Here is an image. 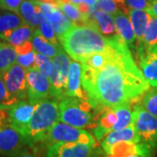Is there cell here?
I'll use <instances>...</instances> for the list:
<instances>
[{
    "label": "cell",
    "mask_w": 157,
    "mask_h": 157,
    "mask_svg": "<svg viewBox=\"0 0 157 157\" xmlns=\"http://www.w3.org/2000/svg\"><path fill=\"white\" fill-rule=\"evenodd\" d=\"M81 82L94 109L135 105L150 87L119 35L113 38L109 59L101 67L81 64Z\"/></svg>",
    "instance_id": "6da1fadb"
},
{
    "label": "cell",
    "mask_w": 157,
    "mask_h": 157,
    "mask_svg": "<svg viewBox=\"0 0 157 157\" xmlns=\"http://www.w3.org/2000/svg\"><path fill=\"white\" fill-rule=\"evenodd\" d=\"M113 38H105L96 25H73L59 39L69 56L75 61H82L89 55L108 50Z\"/></svg>",
    "instance_id": "7a4b0ae2"
},
{
    "label": "cell",
    "mask_w": 157,
    "mask_h": 157,
    "mask_svg": "<svg viewBox=\"0 0 157 157\" xmlns=\"http://www.w3.org/2000/svg\"><path fill=\"white\" fill-rule=\"evenodd\" d=\"M59 108L56 101L46 99L39 101L25 132L28 144L42 142L52 126L59 121Z\"/></svg>",
    "instance_id": "3957f363"
},
{
    "label": "cell",
    "mask_w": 157,
    "mask_h": 157,
    "mask_svg": "<svg viewBox=\"0 0 157 157\" xmlns=\"http://www.w3.org/2000/svg\"><path fill=\"white\" fill-rule=\"evenodd\" d=\"M59 121L78 128H94L96 110L88 100L67 96L59 104Z\"/></svg>",
    "instance_id": "277c9868"
},
{
    "label": "cell",
    "mask_w": 157,
    "mask_h": 157,
    "mask_svg": "<svg viewBox=\"0 0 157 157\" xmlns=\"http://www.w3.org/2000/svg\"><path fill=\"white\" fill-rule=\"evenodd\" d=\"M57 142H80L96 147V139L87 131L61 121L52 126L42 141L47 146Z\"/></svg>",
    "instance_id": "5b68a950"
},
{
    "label": "cell",
    "mask_w": 157,
    "mask_h": 157,
    "mask_svg": "<svg viewBox=\"0 0 157 157\" xmlns=\"http://www.w3.org/2000/svg\"><path fill=\"white\" fill-rule=\"evenodd\" d=\"M132 123L140 136V142L153 149L157 148V116L147 111L140 102L134 107Z\"/></svg>",
    "instance_id": "8992f818"
},
{
    "label": "cell",
    "mask_w": 157,
    "mask_h": 157,
    "mask_svg": "<svg viewBox=\"0 0 157 157\" xmlns=\"http://www.w3.org/2000/svg\"><path fill=\"white\" fill-rule=\"evenodd\" d=\"M54 71L50 78L51 96L55 100H62L67 97L68 70L70 59L60 47L52 59Z\"/></svg>",
    "instance_id": "52a82bcc"
},
{
    "label": "cell",
    "mask_w": 157,
    "mask_h": 157,
    "mask_svg": "<svg viewBox=\"0 0 157 157\" xmlns=\"http://www.w3.org/2000/svg\"><path fill=\"white\" fill-rule=\"evenodd\" d=\"M139 155L141 157H151L153 148L143 142L121 141L105 148L94 150V157H130Z\"/></svg>",
    "instance_id": "ba28073f"
},
{
    "label": "cell",
    "mask_w": 157,
    "mask_h": 157,
    "mask_svg": "<svg viewBox=\"0 0 157 157\" xmlns=\"http://www.w3.org/2000/svg\"><path fill=\"white\" fill-rule=\"evenodd\" d=\"M26 82L29 101L37 104L39 101L52 97L50 79L43 75L35 67L26 70Z\"/></svg>",
    "instance_id": "9c48e42d"
},
{
    "label": "cell",
    "mask_w": 157,
    "mask_h": 157,
    "mask_svg": "<svg viewBox=\"0 0 157 157\" xmlns=\"http://www.w3.org/2000/svg\"><path fill=\"white\" fill-rule=\"evenodd\" d=\"M3 74L7 90L17 101L27 99L26 69L16 63Z\"/></svg>",
    "instance_id": "30bf717a"
},
{
    "label": "cell",
    "mask_w": 157,
    "mask_h": 157,
    "mask_svg": "<svg viewBox=\"0 0 157 157\" xmlns=\"http://www.w3.org/2000/svg\"><path fill=\"white\" fill-rule=\"evenodd\" d=\"M28 145L26 137L11 124L0 127V155H13Z\"/></svg>",
    "instance_id": "8fae6325"
},
{
    "label": "cell",
    "mask_w": 157,
    "mask_h": 157,
    "mask_svg": "<svg viewBox=\"0 0 157 157\" xmlns=\"http://www.w3.org/2000/svg\"><path fill=\"white\" fill-rule=\"evenodd\" d=\"M94 147L80 142H57L48 146L45 157H92Z\"/></svg>",
    "instance_id": "7c38bea8"
},
{
    "label": "cell",
    "mask_w": 157,
    "mask_h": 157,
    "mask_svg": "<svg viewBox=\"0 0 157 157\" xmlns=\"http://www.w3.org/2000/svg\"><path fill=\"white\" fill-rule=\"evenodd\" d=\"M136 58L144 78L152 87H157V45L136 49Z\"/></svg>",
    "instance_id": "4fadbf2b"
},
{
    "label": "cell",
    "mask_w": 157,
    "mask_h": 157,
    "mask_svg": "<svg viewBox=\"0 0 157 157\" xmlns=\"http://www.w3.org/2000/svg\"><path fill=\"white\" fill-rule=\"evenodd\" d=\"M37 104L23 100L17 101L7 108L11 126L21 132L24 135L29 122L33 115Z\"/></svg>",
    "instance_id": "5bb4252c"
},
{
    "label": "cell",
    "mask_w": 157,
    "mask_h": 157,
    "mask_svg": "<svg viewBox=\"0 0 157 157\" xmlns=\"http://www.w3.org/2000/svg\"><path fill=\"white\" fill-rule=\"evenodd\" d=\"M67 96L88 100V96L81 82V65L77 61H71L68 70Z\"/></svg>",
    "instance_id": "9a60e30c"
},
{
    "label": "cell",
    "mask_w": 157,
    "mask_h": 157,
    "mask_svg": "<svg viewBox=\"0 0 157 157\" xmlns=\"http://www.w3.org/2000/svg\"><path fill=\"white\" fill-rule=\"evenodd\" d=\"M18 15L26 25L33 29L39 28L45 17L39 6V0H24L19 7Z\"/></svg>",
    "instance_id": "2e32d148"
},
{
    "label": "cell",
    "mask_w": 157,
    "mask_h": 157,
    "mask_svg": "<svg viewBox=\"0 0 157 157\" xmlns=\"http://www.w3.org/2000/svg\"><path fill=\"white\" fill-rule=\"evenodd\" d=\"M113 16L119 37L128 45V47H134L136 39L128 14L119 11Z\"/></svg>",
    "instance_id": "e0dca14e"
},
{
    "label": "cell",
    "mask_w": 157,
    "mask_h": 157,
    "mask_svg": "<svg viewBox=\"0 0 157 157\" xmlns=\"http://www.w3.org/2000/svg\"><path fill=\"white\" fill-rule=\"evenodd\" d=\"M121 141H130L136 143L140 142V136L133 123L123 129L111 131L110 133H108L105 136V138L101 140V148H105Z\"/></svg>",
    "instance_id": "ac0fdd59"
},
{
    "label": "cell",
    "mask_w": 157,
    "mask_h": 157,
    "mask_svg": "<svg viewBox=\"0 0 157 157\" xmlns=\"http://www.w3.org/2000/svg\"><path fill=\"white\" fill-rule=\"evenodd\" d=\"M128 15L136 39V46H138L142 43L144 33L147 24L151 18V15L147 11L139 9H129Z\"/></svg>",
    "instance_id": "d6986e66"
},
{
    "label": "cell",
    "mask_w": 157,
    "mask_h": 157,
    "mask_svg": "<svg viewBox=\"0 0 157 157\" xmlns=\"http://www.w3.org/2000/svg\"><path fill=\"white\" fill-rule=\"evenodd\" d=\"M59 9L67 16L70 18V20L73 22V25H88L93 19L91 17L86 16L83 14L78 7L75 5H73L71 2H67V1H62V0H58L55 2Z\"/></svg>",
    "instance_id": "ffe728a7"
},
{
    "label": "cell",
    "mask_w": 157,
    "mask_h": 157,
    "mask_svg": "<svg viewBox=\"0 0 157 157\" xmlns=\"http://www.w3.org/2000/svg\"><path fill=\"white\" fill-rule=\"evenodd\" d=\"M25 24L22 17L15 12L6 11L0 13V39L5 40L13 30Z\"/></svg>",
    "instance_id": "44dd1931"
},
{
    "label": "cell",
    "mask_w": 157,
    "mask_h": 157,
    "mask_svg": "<svg viewBox=\"0 0 157 157\" xmlns=\"http://www.w3.org/2000/svg\"><path fill=\"white\" fill-rule=\"evenodd\" d=\"M45 17L50 22L59 38L64 35L73 25L70 18L67 17L59 8L45 15Z\"/></svg>",
    "instance_id": "7402d4cb"
},
{
    "label": "cell",
    "mask_w": 157,
    "mask_h": 157,
    "mask_svg": "<svg viewBox=\"0 0 157 157\" xmlns=\"http://www.w3.org/2000/svg\"><path fill=\"white\" fill-rule=\"evenodd\" d=\"M32 44L34 50L37 52L45 54L50 58H54L59 50L60 46L55 45L49 42L40 33L39 28L34 30L33 35L32 38Z\"/></svg>",
    "instance_id": "603a6c76"
},
{
    "label": "cell",
    "mask_w": 157,
    "mask_h": 157,
    "mask_svg": "<svg viewBox=\"0 0 157 157\" xmlns=\"http://www.w3.org/2000/svg\"><path fill=\"white\" fill-rule=\"evenodd\" d=\"M94 19L99 31L104 36H107L109 38H113L117 36L118 34L115 27L114 18L113 16H112V14L102 10H99L95 12Z\"/></svg>",
    "instance_id": "cb8c5ba5"
},
{
    "label": "cell",
    "mask_w": 157,
    "mask_h": 157,
    "mask_svg": "<svg viewBox=\"0 0 157 157\" xmlns=\"http://www.w3.org/2000/svg\"><path fill=\"white\" fill-rule=\"evenodd\" d=\"M34 30L35 29L33 28L32 26L25 24L15 30H13L5 39V41L9 43L13 47L22 45L23 44H25L26 42L32 41Z\"/></svg>",
    "instance_id": "d4e9b609"
},
{
    "label": "cell",
    "mask_w": 157,
    "mask_h": 157,
    "mask_svg": "<svg viewBox=\"0 0 157 157\" xmlns=\"http://www.w3.org/2000/svg\"><path fill=\"white\" fill-rule=\"evenodd\" d=\"M134 107L135 104L126 103L114 108L117 115V121L113 128V131L123 129L132 124Z\"/></svg>",
    "instance_id": "484cf974"
},
{
    "label": "cell",
    "mask_w": 157,
    "mask_h": 157,
    "mask_svg": "<svg viewBox=\"0 0 157 157\" xmlns=\"http://www.w3.org/2000/svg\"><path fill=\"white\" fill-rule=\"evenodd\" d=\"M17 53L9 43H0V73H4L17 63Z\"/></svg>",
    "instance_id": "4316f807"
},
{
    "label": "cell",
    "mask_w": 157,
    "mask_h": 157,
    "mask_svg": "<svg viewBox=\"0 0 157 157\" xmlns=\"http://www.w3.org/2000/svg\"><path fill=\"white\" fill-rule=\"evenodd\" d=\"M157 45V17H153L147 24L142 43L136 46V49L139 48H150Z\"/></svg>",
    "instance_id": "83f0119b"
},
{
    "label": "cell",
    "mask_w": 157,
    "mask_h": 157,
    "mask_svg": "<svg viewBox=\"0 0 157 157\" xmlns=\"http://www.w3.org/2000/svg\"><path fill=\"white\" fill-rule=\"evenodd\" d=\"M34 67L39 70L43 75L47 78H51L52 74L54 71L53 62L51 59L50 57L46 56L45 54L37 52L36 59H35V65Z\"/></svg>",
    "instance_id": "f1b7e54d"
},
{
    "label": "cell",
    "mask_w": 157,
    "mask_h": 157,
    "mask_svg": "<svg viewBox=\"0 0 157 157\" xmlns=\"http://www.w3.org/2000/svg\"><path fill=\"white\" fill-rule=\"evenodd\" d=\"M141 105L147 111L157 116V87L147 91L141 98Z\"/></svg>",
    "instance_id": "f546056e"
},
{
    "label": "cell",
    "mask_w": 157,
    "mask_h": 157,
    "mask_svg": "<svg viewBox=\"0 0 157 157\" xmlns=\"http://www.w3.org/2000/svg\"><path fill=\"white\" fill-rule=\"evenodd\" d=\"M17 101H18L17 99L11 96L9 91L7 90V87L4 81L3 74L0 73V107L8 108Z\"/></svg>",
    "instance_id": "4dcf8cb0"
},
{
    "label": "cell",
    "mask_w": 157,
    "mask_h": 157,
    "mask_svg": "<svg viewBox=\"0 0 157 157\" xmlns=\"http://www.w3.org/2000/svg\"><path fill=\"white\" fill-rule=\"evenodd\" d=\"M39 31H40V33H42V35L49 42H51L53 45H58V42H57L56 33H55V32H54V30L52 28L50 22L47 20V18L45 17H44V18L42 19V21H41L40 25H39Z\"/></svg>",
    "instance_id": "1f68e13d"
},
{
    "label": "cell",
    "mask_w": 157,
    "mask_h": 157,
    "mask_svg": "<svg viewBox=\"0 0 157 157\" xmlns=\"http://www.w3.org/2000/svg\"><path fill=\"white\" fill-rule=\"evenodd\" d=\"M36 53H37V52L35 50H33L32 52L25 53V54H19V55H17V63L26 70L29 68L33 67L35 65Z\"/></svg>",
    "instance_id": "d6a6232c"
},
{
    "label": "cell",
    "mask_w": 157,
    "mask_h": 157,
    "mask_svg": "<svg viewBox=\"0 0 157 157\" xmlns=\"http://www.w3.org/2000/svg\"><path fill=\"white\" fill-rule=\"evenodd\" d=\"M97 6L101 10L107 11L112 15L120 11L116 0H98Z\"/></svg>",
    "instance_id": "836d02e7"
},
{
    "label": "cell",
    "mask_w": 157,
    "mask_h": 157,
    "mask_svg": "<svg viewBox=\"0 0 157 157\" xmlns=\"http://www.w3.org/2000/svg\"><path fill=\"white\" fill-rule=\"evenodd\" d=\"M28 147H24L14 154L12 157H41L36 144H28Z\"/></svg>",
    "instance_id": "e575fe53"
},
{
    "label": "cell",
    "mask_w": 157,
    "mask_h": 157,
    "mask_svg": "<svg viewBox=\"0 0 157 157\" xmlns=\"http://www.w3.org/2000/svg\"><path fill=\"white\" fill-rule=\"evenodd\" d=\"M23 0H0V9L18 14L19 7Z\"/></svg>",
    "instance_id": "d590c367"
},
{
    "label": "cell",
    "mask_w": 157,
    "mask_h": 157,
    "mask_svg": "<svg viewBox=\"0 0 157 157\" xmlns=\"http://www.w3.org/2000/svg\"><path fill=\"white\" fill-rule=\"evenodd\" d=\"M126 3L130 9H139L147 11L151 3V0H126Z\"/></svg>",
    "instance_id": "8d00e7d4"
},
{
    "label": "cell",
    "mask_w": 157,
    "mask_h": 157,
    "mask_svg": "<svg viewBox=\"0 0 157 157\" xmlns=\"http://www.w3.org/2000/svg\"><path fill=\"white\" fill-rule=\"evenodd\" d=\"M14 48H15V50L17 52V55H19V54H25V53H28L34 50L33 45L32 44V41L26 42V43L23 44L22 45H19V46L14 47Z\"/></svg>",
    "instance_id": "74e56055"
},
{
    "label": "cell",
    "mask_w": 157,
    "mask_h": 157,
    "mask_svg": "<svg viewBox=\"0 0 157 157\" xmlns=\"http://www.w3.org/2000/svg\"><path fill=\"white\" fill-rule=\"evenodd\" d=\"M9 124H11V121H10L8 109L0 107V127H4Z\"/></svg>",
    "instance_id": "f35d334b"
},
{
    "label": "cell",
    "mask_w": 157,
    "mask_h": 157,
    "mask_svg": "<svg viewBox=\"0 0 157 157\" xmlns=\"http://www.w3.org/2000/svg\"><path fill=\"white\" fill-rule=\"evenodd\" d=\"M69 2L73 3L75 6H78L80 4H85V5H87L93 8H96V6H97L98 0H70Z\"/></svg>",
    "instance_id": "ab89813d"
},
{
    "label": "cell",
    "mask_w": 157,
    "mask_h": 157,
    "mask_svg": "<svg viewBox=\"0 0 157 157\" xmlns=\"http://www.w3.org/2000/svg\"><path fill=\"white\" fill-rule=\"evenodd\" d=\"M147 11L153 17H157V0H151L149 8Z\"/></svg>",
    "instance_id": "60d3db41"
},
{
    "label": "cell",
    "mask_w": 157,
    "mask_h": 157,
    "mask_svg": "<svg viewBox=\"0 0 157 157\" xmlns=\"http://www.w3.org/2000/svg\"><path fill=\"white\" fill-rule=\"evenodd\" d=\"M130 157H141V156H139V155H133V156H130Z\"/></svg>",
    "instance_id": "b9f144b4"
}]
</instances>
